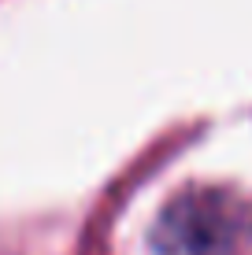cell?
Listing matches in <instances>:
<instances>
[{
  "label": "cell",
  "instance_id": "obj_1",
  "mask_svg": "<svg viewBox=\"0 0 252 255\" xmlns=\"http://www.w3.org/2000/svg\"><path fill=\"white\" fill-rule=\"evenodd\" d=\"M252 230L249 207L219 189H193L171 200L156 226L160 255H234Z\"/></svg>",
  "mask_w": 252,
  "mask_h": 255
}]
</instances>
